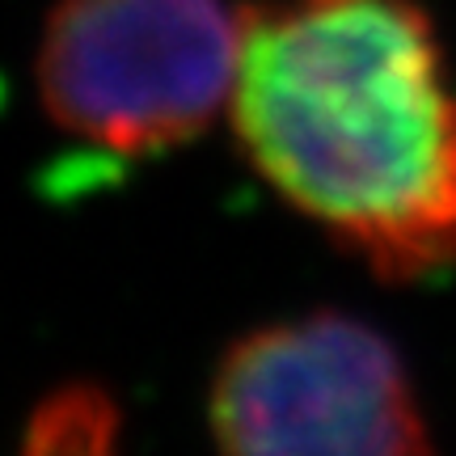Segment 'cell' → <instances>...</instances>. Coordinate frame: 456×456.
<instances>
[{
  "mask_svg": "<svg viewBox=\"0 0 456 456\" xmlns=\"http://www.w3.org/2000/svg\"><path fill=\"white\" fill-rule=\"evenodd\" d=\"M237 148L296 216L376 279L456 271V85L419 0L245 9Z\"/></svg>",
  "mask_w": 456,
  "mask_h": 456,
  "instance_id": "6da1fadb",
  "label": "cell"
},
{
  "mask_svg": "<svg viewBox=\"0 0 456 456\" xmlns=\"http://www.w3.org/2000/svg\"><path fill=\"white\" fill-rule=\"evenodd\" d=\"M245 17L228 0H55L34 89L55 127L110 157H152L228 114Z\"/></svg>",
  "mask_w": 456,
  "mask_h": 456,
  "instance_id": "7a4b0ae2",
  "label": "cell"
},
{
  "mask_svg": "<svg viewBox=\"0 0 456 456\" xmlns=\"http://www.w3.org/2000/svg\"><path fill=\"white\" fill-rule=\"evenodd\" d=\"M208 427L220 456H431L397 346L330 309L232 342L208 389Z\"/></svg>",
  "mask_w": 456,
  "mask_h": 456,
  "instance_id": "3957f363",
  "label": "cell"
}]
</instances>
